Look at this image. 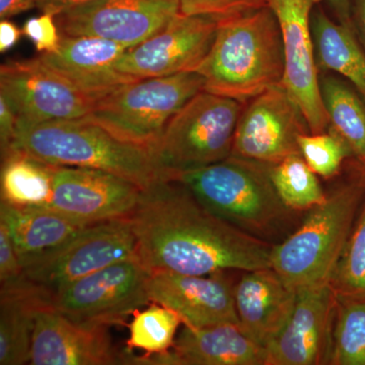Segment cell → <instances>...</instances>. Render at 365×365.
Masks as SVG:
<instances>
[{
    "instance_id": "cell-1",
    "label": "cell",
    "mask_w": 365,
    "mask_h": 365,
    "mask_svg": "<svg viewBox=\"0 0 365 365\" xmlns=\"http://www.w3.org/2000/svg\"><path fill=\"white\" fill-rule=\"evenodd\" d=\"M129 218L139 260L150 272L208 275L271 267L272 244L220 220L178 180L143 190Z\"/></svg>"
},
{
    "instance_id": "cell-2",
    "label": "cell",
    "mask_w": 365,
    "mask_h": 365,
    "mask_svg": "<svg viewBox=\"0 0 365 365\" xmlns=\"http://www.w3.org/2000/svg\"><path fill=\"white\" fill-rule=\"evenodd\" d=\"M285 57L279 21L270 6L225 19L196 72L204 91L246 104L282 86Z\"/></svg>"
},
{
    "instance_id": "cell-3",
    "label": "cell",
    "mask_w": 365,
    "mask_h": 365,
    "mask_svg": "<svg viewBox=\"0 0 365 365\" xmlns=\"http://www.w3.org/2000/svg\"><path fill=\"white\" fill-rule=\"evenodd\" d=\"M271 165L230 155L178 175L204 207L242 232L276 245L294 230L297 211L281 200L272 179Z\"/></svg>"
},
{
    "instance_id": "cell-4",
    "label": "cell",
    "mask_w": 365,
    "mask_h": 365,
    "mask_svg": "<svg viewBox=\"0 0 365 365\" xmlns=\"http://www.w3.org/2000/svg\"><path fill=\"white\" fill-rule=\"evenodd\" d=\"M349 165V163H348ZM365 201V188L351 165L349 177L282 242L273 245L271 268L297 290L328 283Z\"/></svg>"
},
{
    "instance_id": "cell-5",
    "label": "cell",
    "mask_w": 365,
    "mask_h": 365,
    "mask_svg": "<svg viewBox=\"0 0 365 365\" xmlns=\"http://www.w3.org/2000/svg\"><path fill=\"white\" fill-rule=\"evenodd\" d=\"M14 150L55 167L106 170L143 190L163 179L150 148L124 143L85 119L18 123Z\"/></svg>"
},
{
    "instance_id": "cell-6",
    "label": "cell",
    "mask_w": 365,
    "mask_h": 365,
    "mask_svg": "<svg viewBox=\"0 0 365 365\" xmlns=\"http://www.w3.org/2000/svg\"><path fill=\"white\" fill-rule=\"evenodd\" d=\"M204 85L203 76L196 71L136 79L96 101L83 119L124 143L153 148L170 120Z\"/></svg>"
},
{
    "instance_id": "cell-7",
    "label": "cell",
    "mask_w": 365,
    "mask_h": 365,
    "mask_svg": "<svg viewBox=\"0 0 365 365\" xmlns=\"http://www.w3.org/2000/svg\"><path fill=\"white\" fill-rule=\"evenodd\" d=\"M244 105L204 90L192 98L150 148L163 179L230 158Z\"/></svg>"
},
{
    "instance_id": "cell-8",
    "label": "cell",
    "mask_w": 365,
    "mask_h": 365,
    "mask_svg": "<svg viewBox=\"0 0 365 365\" xmlns=\"http://www.w3.org/2000/svg\"><path fill=\"white\" fill-rule=\"evenodd\" d=\"M150 271L138 257L117 262L53 292V307L79 324L111 327L150 304Z\"/></svg>"
},
{
    "instance_id": "cell-9",
    "label": "cell",
    "mask_w": 365,
    "mask_h": 365,
    "mask_svg": "<svg viewBox=\"0 0 365 365\" xmlns=\"http://www.w3.org/2000/svg\"><path fill=\"white\" fill-rule=\"evenodd\" d=\"M130 218L88 225L64 244L23 264L26 277L52 292L117 262L135 258Z\"/></svg>"
},
{
    "instance_id": "cell-10",
    "label": "cell",
    "mask_w": 365,
    "mask_h": 365,
    "mask_svg": "<svg viewBox=\"0 0 365 365\" xmlns=\"http://www.w3.org/2000/svg\"><path fill=\"white\" fill-rule=\"evenodd\" d=\"M0 95L16 112L18 123L26 125L83 119L95 104L38 57L2 64Z\"/></svg>"
},
{
    "instance_id": "cell-11",
    "label": "cell",
    "mask_w": 365,
    "mask_h": 365,
    "mask_svg": "<svg viewBox=\"0 0 365 365\" xmlns=\"http://www.w3.org/2000/svg\"><path fill=\"white\" fill-rule=\"evenodd\" d=\"M309 132L304 115L282 86L269 88L242 107L232 157L275 165L300 153L299 136Z\"/></svg>"
},
{
    "instance_id": "cell-12",
    "label": "cell",
    "mask_w": 365,
    "mask_h": 365,
    "mask_svg": "<svg viewBox=\"0 0 365 365\" xmlns=\"http://www.w3.org/2000/svg\"><path fill=\"white\" fill-rule=\"evenodd\" d=\"M180 14V0H91L55 16L60 35L98 37L133 47Z\"/></svg>"
},
{
    "instance_id": "cell-13",
    "label": "cell",
    "mask_w": 365,
    "mask_h": 365,
    "mask_svg": "<svg viewBox=\"0 0 365 365\" xmlns=\"http://www.w3.org/2000/svg\"><path fill=\"white\" fill-rule=\"evenodd\" d=\"M321 0H268L279 21L284 47L282 86L306 119L311 133L328 130L314 57L312 14Z\"/></svg>"
},
{
    "instance_id": "cell-14",
    "label": "cell",
    "mask_w": 365,
    "mask_h": 365,
    "mask_svg": "<svg viewBox=\"0 0 365 365\" xmlns=\"http://www.w3.org/2000/svg\"><path fill=\"white\" fill-rule=\"evenodd\" d=\"M218 23L210 16L180 13L153 37L129 48L115 66L135 78L196 71L215 43Z\"/></svg>"
},
{
    "instance_id": "cell-15",
    "label": "cell",
    "mask_w": 365,
    "mask_h": 365,
    "mask_svg": "<svg viewBox=\"0 0 365 365\" xmlns=\"http://www.w3.org/2000/svg\"><path fill=\"white\" fill-rule=\"evenodd\" d=\"M143 189L123 177L90 168L56 167L50 207L76 220L93 225L129 217Z\"/></svg>"
},
{
    "instance_id": "cell-16",
    "label": "cell",
    "mask_w": 365,
    "mask_h": 365,
    "mask_svg": "<svg viewBox=\"0 0 365 365\" xmlns=\"http://www.w3.org/2000/svg\"><path fill=\"white\" fill-rule=\"evenodd\" d=\"M337 307L329 283L297 290L294 313L266 348V365L330 364Z\"/></svg>"
},
{
    "instance_id": "cell-17",
    "label": "cell",
    "mask_w": 365,
    "mask_h": 365,
    "mask_svg": "<svg viewBox=\"0 0 365 365\" xmlns=\"http://www.w3.org/2000/svg\"><path fill=\"white\" fill-rule=\"evenodd\" d=\"M230 271L190 275L155 271L148 280L150 302L176 312L184 325L194 328L239 324L235 304V284Z\"/></svg>"
},
{
    "instance_id": "cell-18",
    "label": "cell",
    "mask_w": 365,
    "mask_h": 365,
    "mask_svg": "<svg viewBox=\"0 0 365 365\" xmlns=\"http://www.w3.org/2000/svg\"><path fill=\"white\" fill-rule=\"evenodd\" d=\"M109 328L76 323L54 307H47L36 319L30 364H126V352L113 344Z\"/></svg>"
},
{
    "instance_id": "cell-19",
    "label": "cell",
    "mask_w": 365,
    "mask_h": 365,
    "mask_svg": "<svg viewBox=\"0 0 365 365\" xmlns=\"http://www.w3.org/2000/svg\"><path fill=\"white\" fill-rule=\"evenodd\" d=\"M129 48L103 38L61 36L56 51L42 53L38 58L96 102L120 86L140 79L115 66Z\"/></svg>"
},
{
    "instance_id": "cell-20",
    "label": "cell",
    "mask_w": 365,
    "mask_h": 365,
    "mask_svg": "<svg viewBox=\"0 0 365 365\" xmlns=\"http://www.w3.org/2000/svg\"><path fill=\"white\" fill-rule=\"evenodd\" d=\"M297 299V290L271 267L242 272L235 284L239 325L264 348H267L287 326Z\"/></svg>"
},
{
    "instance_id": "cell-21",
    "label": "cell",
    "mask_w": 365,
    "mask_h": 365,
    "mask_svg": "<svg viewBox=\"0 0 365 365\" xmlns=\"http://www.w3.org/2000/svg\"><path fill=\"white\" fill-rule=\"evenodd\" d=\"M266 348L239 324L194 328L184 325L174 347L155 365H266Z\"/></svg>"
},
{
    "instance_id": "cell-22",
    "label": "cell",
    "mask_w": 365,
    "mask_h": 365,
    "mask_svg": "<svg viewBox=\"0 0 365 365\" xmlns=\"http://www.w3.org/2000/svg\"><path fill=\"white\" fill-rule=\"evenodd\" d=\"M53 307V292L26 277L1 283L0 289V364H30L36 319Z\"/></svg>"
},
{
    "instance_id": "cell-23",
    "label": "cell",
    "mask_w": 365,
    "mask_h": 365,
    "mask_svg": "<svg viewBox=\"0 0 365 365\" xmlns=\"http://www.w3.org/2000/svg\"><path fill=\"white\" fill-rule=\"evenodd\" d=\"M0 222L9 228L21 267L26 262L52 251L90 225L47 206H16L6 202L0 203Z\"/></svg>"
},
{
    "instance_id": "cell-24",
    "label": "cell",
    "mask_w": 365,
    "mask_h": 365,
    "mask_svg": "<svg viewBox=\"0 0 365 365\" xmlns=\"http://www.w3.org/2000/svg\"><path fill=\"white\" fill-rule=\"evenodd\" d=\"M311 24L318 71L344 78L365 101V50L352 29L333 20L319 4Z\"/></svg>"
},
{
    "instance_id": "cell-25",
    "label": "cell",
    "mask_w": 365,
    "mask_h": 365,
    "mask_svg": "<svg viewBox=\"0 0 365 365\" xmlns=\"http://www.w3.org/2000/svg\"><path fill=\"white\" fill-rule=\"evenodd\" d=\"M319 91L329 128L344 139L353 158L365 163V101L347 81L331 72L319 76Z\"/></svg>"
},
{
    "instance_id": "cell-26",
    "label": "cell",
    "mask_w": 365,
    "mask_h": 365,
    "mask_svg": "<svg viewBox=\"0 0 365 365\" xmlns=\"http://www.w3.org/2000/svg\"><path fill=\"white\" fill-rule=\"evenodd\" d=\"M132 316L125 349L128 351L127 364L155 365L174 347L182 319L176 312L155 302L143 311L136 309Z\"/></svg>"
},
{
    "instance_id": "cell-27",
    "label": "cell",
    "mask_w": 365,
    "mask_h": 365,
    "mask_svg": "<svg viewBox=\"0 0 365 365\" xmlns=\"http://www.w3.org/2000/svg\"><path fill=\"white\" fill-rule=\"evenodd\" d=\"M55 168L18 150L1 158V202L16 206L49 205Z\"/></svg>"
},
{
    "instance_id": "cell-28",
    "label": "cell",
    "mask_w": 365,
    "mask_h": 365,
    "mask_svg": "<svg viewBox=\"0 0 365 365\" xmlns=\"http://www.w3.org/2000/svg\"><path fill=\"white\" fill-rule=\"evenodd\" d=\"M271 179L282 202L297 212H307L324 203L327 194L300 153L271 165Z\"/></svg>"
},
{
    "instance_id": "cell-29",
    "label": "cell",
    "mask_w": 365,
    "mask_h": 365,
    "mask_svg": "<svg viewBox=\"0 0 365 365\" xmlns=\"http://www.w3.org/2000/svg\"><path fill=\"white\" fill-rule=\"evenodd\" d=\"M330 364L365 365L364 300L338 297Z\"/></svg>"
},
{
    "instance_id": "cell-30",
    "label": "cell",
    "mask_w": 365,
    "mask_h": 365,
    "mask_svg": "<svg viewBox=\"0 0 365 365\" xmlns=\"http://www.w3.org/2000/svg\"><path fill=\"white\" fill-rule=\"evenodd\" d=\"M328 283L340 299L365 302V201Z\"/></svg>"
},
{
    "instance_id": "cell-31",
    "label": "cell",
    "mask_w": 365,
    "mask_h": 365,
    "mask_svg": "<svg viewBox=\"0 0 365 365\" xmlns=\"http://www.w3.org/2000/svg\"><path fill=\"white\" fill-rule=\"evenodd\" d=\"M300 155L314 174L329 180L338 176L350 158L352 151L344 139L332 129L323 133H307L299 136Z\"/></svg>"
},
{
    "instance_id": "cell-32",
    "label": "cell",
    "mask_w": 365,
    "mask_h": 365,
    "mask_svg": "<svg viewBox=\"0 0 365 365\" xmlns=\"http://www.w3.org/2000/svg\"><path fill=\"white\" fill-rule=\"evenodd\" d=\"M269 6L268 0H180L184 16H203L222 21Z\"/></svg>"
},
{
    "instance_id": "cell-33",
    "label": "cell",
    "mask_w": 365,
    "mask_h": 365,
    "mask_svg": "<svg viewBox=\"0 0 365 365\" xmlns=\"http://www.w3.org/2000/svg\"><path fill=\"white\" fill-rule=\"evenodd\" d=\"M23 35L41 53L56 51L61 41L55 16L50 14H43L42 16L26 21L23 26Z\"/></svg>"
},
{
    "instance_id": "cell-34",
    "label": "cell",
    "mask_w": 365,
    "mask_h": 365,
    "mask_svg": "<svg viewBox=\"0 0 365 365\" xmlns=\"http://www.w3.org/2000/svg\"><path fill=\"white\" fill-rule=\"evenodd\" d=\"M23 267L9 228L0 222V283L9 282L21 277Z\"/></svg>"
},
{
    "instance_id": "cell-35",
    "label": "cell",
    "mask_w": 365,
    "mask_h": 365,
    "mask_svg": "<svg viewBox=\"0 0 365 365\" xmlns=\"http://www.w3.org/2000/svg\"><path fill=\"white\" fill-rule=\"evenodd\" d=\"M18 129V116L4 96L0 95V150L1 158L14 151Z\"/></svg>"
},
{
    "instance_id": "cell-36",
    "label": "cell",
    "mask_w": 365,
    "mask_h": 365,
    "mask_svg": "<svg viewBox=\"0 0 365 365\" xmlns=\"http://www.w3.org/2000/svg\"><path fill=\"white\" fill-rule=\"evenodd\" d=\"M350 21L353 33L365 50V0H350Z\"/></svg>"
},
{
    "instance_id": "cell-37",
    "label": "cell",
    "mask_w": 365,
    "mask_h": 365,
    "mask_svg": "<svg viewBox=\"0 0 365 365\" xmlns=\"http://www.w3.org/2000/svg\"><path fill=\"white\" fill-rule=\"evenodd\" d=\"M23 30H20L13 21H0V52L6 53L11 50L20 41Z\"/></svg>"
},
{
    "instance_id": "cell-38",
    "label": "cell",
    "mask_w": 365,
    "mask_h": 365,
    "mask_svg": "<svg viewBox=\"0 0 365 365\" xmlns=\"http://www.w3.org/2000/svg\"><path fill=\"white\" fill-rule=\"evenodd\" d=\"M35 1L36 7L43 14H50L56 16L72 7L81 6L91 0H35Z\"/></svg>"
},
{
    "instance_id": "cell-39",
    "label": "cell",
    "mask_w": 365,
    "mask_h": 365,
    "mask_svg": "<svg viewBox=\"0 0 365 365\" xmlns=\"http://www.w3.org/2000/svg\"><path fill=\"white\" fill-rule=\"evenodd\" d=\"M36 7L35 0H0V19L7 20Z\"/></svg>"
},
{
    "instance_id": "cell-40",
    "label": "cell",
    "mask_w": 365,
    "mask_h": 365,
    "mask_svg": "<svg viewBox=\"0 0 365 365\" xmlns=\"http://www.w3.org/2000/svg\"><path fill=\"white\" fill-rule=\"evenodd\" d=\"M336 21L346 26L351 28L350 21V0H328Z\"/></svg>"
},
{
    "instance_id": "cell-41",
    "label": "cell",
    "mask_w": 365,
    "mask_h": 365,
    "mask_svg": "<svg viewBox=\"0 0 365 365\" xmlns=\"http://www.w3.org/2000/svg\"><path fill=\"white\" fill-rule=\"evenodd\" d=\"M348 163L351 165L352 169L356 172V174L359 175L360 181L364 184L365 188V163L359 162V160H355V158H350Z\"/></svg>"
}]
</instances>
